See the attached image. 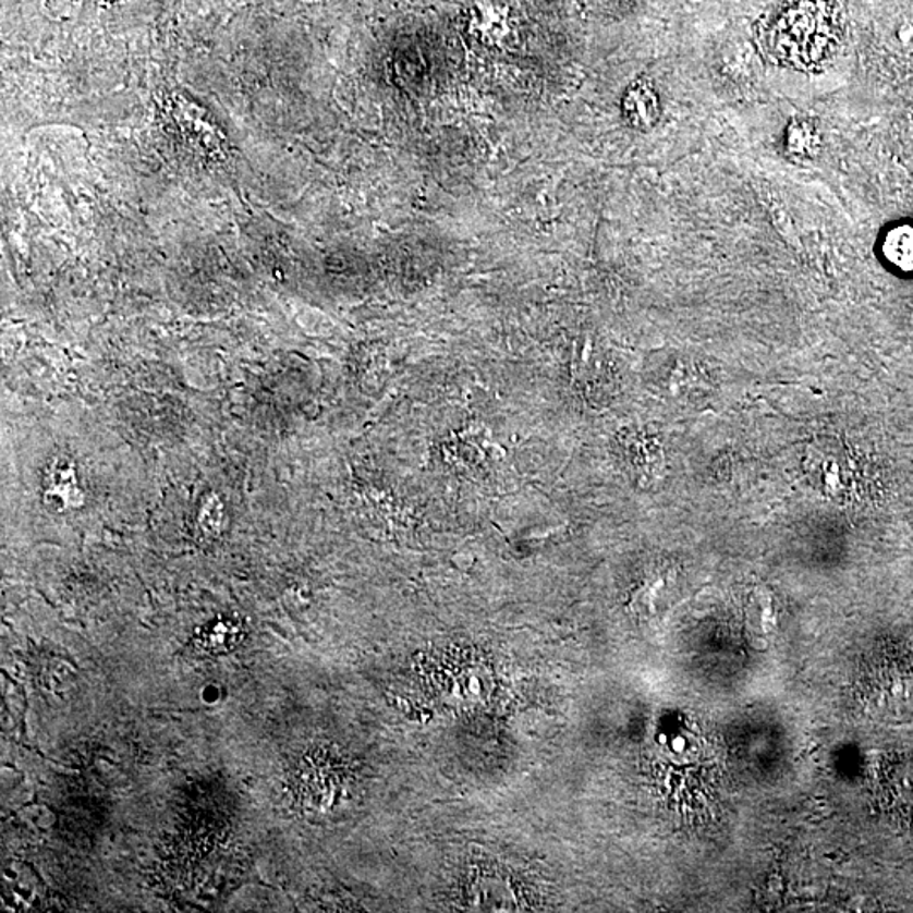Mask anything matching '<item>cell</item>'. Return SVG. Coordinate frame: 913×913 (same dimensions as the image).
I'll list each match as a JSON object with an SVG mask.
<instances>
[{"label": "cell", "instance_id": "3", "mask_svg": "<svg viewBox=\"0 0 913 913\" xmlns=\"http://www.w3.org/2000/svg\"><path fill=\"white\" fill-rule=\"evenodd\" d=\"M471 35L486 46H498L510 33L508 11L495 4H480L472 9L468 21Z\"/></svg>", "mask_w": 913, "mask_h": 913}, {"label": "cell", "instance_id": "1", "mask_svg": "<svg viewBox=\"0 0 913 913\" xmlns=\"http://www.w3.org/2000/svg\"><path fill=\"white\" fill-rule=\"evenodd\" d=\"M42 501L54 513H72L84 507L85 491L78 468L66 456L54 459L42 477Z\"/></svg>", "mask_w": 913, "mask_h": 913}, {"label": "cell", "instance_id": "2", "mask_svg": "<svg viewBox=\"0 0 913 913\" xmlns=\"http://www.w3.org/2000/svg\"><path fill=\"white\" fill-rule=\"evenodd\" d=\"M621 113L634 131H652L661 115L660 97L655 85L646 78L634 80L621 99Z\"/></svg>", "mask_w": 913, "mask_h": 913}, {"label": "cell", "instance_id": "5", "mask_svg": "<svg viewBox=\"0 0 913 913\" xmlns=\"http://www.w3.org/2000/svg\"><path fill=\"white\" fill-rule=\"evenodd\" d=\"M820 148V133L808 119H795L787 129V149L796 159H812Z\"/></svg>", "mask_w": 913, "mask_h": 913}, {"label": "cell", "instance_id": "8", "mask_svg": "<svg viewBox=\"0 0 913 913\" xmlns=\"http://www.w3.org/2000/svg\"><path fill=\"white\" fill-rule=\"evenodd\" d=\"M223 520H226V513H223L220 499L217 496H207L204 504H202L200 516H198L202 532L208 536L220 535L222 533Z\"/></svg>", "mask_w": 913, "mask_h": 913}, {"label": "cell", "instance_id": "4", "mask_svg": "<svg viewBox=\"0 0 913 913\" xmlns=\"http://www.w3.org/2000/svg\"><path fill=\"white\" fill-rule=\"evenodd\" d=\"M885 259L893 268L903 272L913 271V226L912 223H899L891 227L884 239Z\"/></svg>", "mask_w": 913, "mask_h": 913}, {"label": "cell", "instance_id": "6", "mask_svg": "<svg viewBox=\"0 0 913 913\" xmlns=\"http://www.w3.org/2000/svg\"><path fill=\"white\" fill-rule=\"evenodd\" d=\"M746 621L753 636L766 638L774 633L777 619L770 594L763 589H756L752 594V599L747 602Z\"/></svg>", "mask_w": 913, "mask_h": 913}, {"label": "cell", "instance_id": "7", "mask_svg": "<svg viewBox=\"0 0 913 913\" xmlns=\"http://www.w3.org/2000/svg\"><path fill=\"white\" fill-rule=\"evenodd\" d=\"M202 642L211 652H226L227 648L239 643V626L235 621H217L216 624L207 628Z\"/></svg>", "mask_w": 913, "mask_h": 913}]
</instances>
